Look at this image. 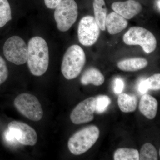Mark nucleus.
Instances as JSON below:
<instances>
[{"mask_svg": "<svg viewBox=\"0 0 160 160\" xmlns=\"http://www.w3.org/2000/svg\"><path fill=\"white\" fill-rule=\"evenodd\" d=\"M27 64L32 74L41 76L47 71L49 64V51L45 39L34 37L28 43Z\"/></svg>", "mask_w": 160, "mask_h": 160, "instance_id": "f257e3e1", "label": "nucleus"}, {"mask_svg": "<svg viewBox=\"0 0 160 160\" xmlns=\"http://www.w3.org/2000/svg\"><path fill=\"white\" fill-rule=\"evenodd\" d=\"M86 62V54L79 46H70L64 54L61 66V71L64 77L68 80L78 77Z\"/></svg>", "mask_w": 160, "mask_h": 160, "instance_id": "f03ea898", "label": "nucleus"}, {"mask_svg": "<svg viewBox=\"0 0 160 160\" xmlns=\"http://www.w3.org/2000/svg\"><path fill=\"white\" fill-rule=\"evenodd\" d=\"M99 129L92 125L83 128L69 138L68 147L69 151L75 155L85 153L94 145L99 137Z\"/></svg>", "mask_w": 160, "mask_h": 160, "instance_id": "7ed1b4c3", "label": "nucleus"}, {"mask_svg": "<svg viewBox=\"0 0 160 160\" xmlns=\"http://www.w3.org/2000/svg\"><path fill=\"white\" fill-rule=\"evenodd\" d=\"M123 42L127 45H139L146 53L153 52L156 49L157 42L153 34L143 27H131L124 34Z\"/></svg>", "mask_w": 160, "mask_h": 160, "instance_id": "20e7f679", "label": "nucleus"}, {"mask_svg": "<svg viewBox=\"0 0 160 160\" xmlns=\"http://www.w3.org/2000/svg\"><path fill=\"white\" fill-rule=\"evenodd\" d=\"M78 16V5L74 0H62L55 8V20L58 29L61 32L70 29L76 21Z\"/></svg>", "mask_w": 160, "mask_h": 160, "instance_id": "39448f33", "label": "nucleus"}, {"mask_svg": "<svg viewBox=\"0 0 160 160\" xmlns=\"http://www.w3.org/2000/svg\"><path fill=\"white\" fill-rule=\"evenodd\" d=\"M14 104L20 113L31 121L38 122L43 117L42 108L33 95L28 93L18 95L15 99Z\"/></svg>", "mask_w": 160, "mask_h": 160, "instance_id": "423d86ee", "label": "nucleus"}, {"mask_svg": "<svg viewBox=\"0 0 160 160\" xmlns=\"http://www.w3.org/2000/svg\"><path fill=\"white\" fill-rule=\"evenodd\" d=\"M3 52L9 62L17 65H22L27 62L28 47L22 38L14 36L6 40Z\"/></svg>", "mask_w": 160, "mask_h": 160, "instance_id": "0eeeda50", "label": "nucleus"}, {"mask_svg": "<svg viewBox=\"0 0 160 160\" xmlns=\"http://www.w3.org/2000/svg\"><path fill=\"white\" fill-rule=\"evenodd\" d=\"M100 30L93 17L87 16L83 18L78 27V37L80 42L86 46L94 45L99 37Z\"/></svg>", "mask_w": 160, "mask_h": 160, "instance_id": "6e6552de", "label": "nucleus"}, {"mask_svg": "<svg viewBox=\"0 0 160 160\" xmlns=\"http://www.w3.org/2000/svg\"><path fill=\"white\" fill-rule=\"evenodd\" d=\"M8 129L13 133L20 144L33 146L37 142L36 132L31 126L19 121H12L8 124Z\"/></svg>", "mask_w": 160, "mask_h": 160, "instance_id": "1a4fd4ad", "label": "nucleus"}, {"mask_svg": "<svg viewBox=\"0 0 160 160\" xmlns=\"http://www.w3.org/2000/svg\"><path fill=\"white\" fill-rule=\"evenodd\" d=\"M95 112V98H89L76 106L70 114V119L76 125L89 122L94 118Z\"/></svg>", "mask_w": 160, "mask_h": 160, "instance_id": "9d476101", "label": "nucleus"}, {"mask_svg": "<svg viewBox=\"0 0 160 160\" xmlns=\"http://www.w3.org/2000/svg\"><path fill=\"white\" fill-rule=\"evenodd\" d=\"M111 7L115 12L126 19H131L138 14L142 9L141 4L135 0L115 2Z\"/></svg>", "mask_w": 160, "mask_h": 160, "instance_id": "9b49d317", "label": "nucleus"}, {"mask_svg": "<svg viewBox=\"0 0 160 160\" xmlns=\"http://www.w3.org/2000/svg\"><path fill=\"white\" fill-rule=\"evenodd\" d=\"M127 26V20L115 12L107 15L106 20V27L109 34H118L126 29Z\"/></svg>", "mask_w": 160, "mask_h": 160, "instance_id": "f8f14e48", "label": "nucleus"}, {"mask_svg": "<svg viewBox=\"0 0 160 160\" xmlns=\"http://www.w3.org/2000/svg\"><path fill=\"white\" fill-rule=\"evenodd\" d=\"M158 108L157 100L149 94H144L140 100L139 109L141 113L149 119L156 116Z\"/></svg>", "mask_w": 160, "mask_h": 160, "instance_id": "ddd939ff", "label": "nucleus"}, {"mask_svg": "<svg viewBox=\"0 0 160 160\" xmlns=\"http://www.w3.org/2000/svg\"><path fill=\"white\" fill-rule=\"evenodd\" d=\"M148 62L144 58H136L122 60L118 63L119 69L126 72L136 71L148 66Z\"/></svg>", "mask_w": 160, "mask_h": 160, "instance_id": "4468645a", "label": "nucleus"}, {"mask_svg": "<svg viewBox=\"0 0 160 160\" xmlns=\"http://www.w3.org/2000/svg\"><path fill=\"white\" fill-rule=\"evenodd\" d=\"M105 82V78L102 73L95 68H90L85 71L81 79V83L83 85L92 84L95 86L102 85Z\"/></svg>", "mask_w": 160, "mask_h": 160, "instance_id": "2eb2a0df", "label": "nucleus"}, {"mask_svg": "<svg viewBox=\"0 0 160 160\" xmlns=\"http://www.w3.org/2000/svg\"><path fill=\"white\" fill-rule=\"evenodd\" d=\"M94 19L100 29L106 30V20L107 16V9L104 0H93Z\"/></svg>", "mask_w": 160, "mask_h": 160, "instance_id": "dca6fc26", "label": "nucleus"}, {"mask_svg": "<svg viewBox=\"0 0 160 160\" xmlns=\"http://www.w3.org/2000/svg\"><path fill=\"white\" fill-rule=\"evenodd\" d=\"M118 103L120 109L123 112H132L137 107V98L135 95L121 93L118 98Z\"/></svg>", "mask_w": 160, "mask_h": 160, "instance_id": "f3484780", "label": "nucleus"}, {"mask_svg": "<svg viewBox=\"0 0 160 160\" xmlns=\"http://www.w3.org/2000/svg\"><path fill=\"white\" fill-rule=\"evenodd\" d=\"M140 92L144 94L149 89L159 90L160 89V74L156 73L143 80L140 83L138 88Z\"/></svg>", "mask_w": 160, "mask_h": 160, "instance_id": "a211bd4d", "label": "nucleus"}, {"mask_svg": "<svg viewBox=\"0 0 160 160\" xmlns=\"http://www.w3.org/2000/svg\"><path fill=\"white\" fill-rule=\"evenodd\" d=\"M139 152L131 148H119L116 150L113 156L115 160H138Z\"/></svg>", "mask_w": 160, "mask_h": 160, "instance_id": "6ab92c4d", "label": "nucleus"}, {"mask_svg": "<svg viewBox=\"0 0 160 160\" xmlns=\"http://www.w3.org/2000/svg\"><path fill=\"white\" fill-rule=\"evenodd\" d=\"M139 160H158V151L155 147L150 143L144 144L140 150Z\"/></svg>", "mask_w": 160, "mask_h": 160, "instance_id": "aec40b11", "label": "nucleus"}, {"mask_svg": "<svg viewBox=\"0 0 160 160\" xmlns=\"http://www.w3.org/2000/svg\"><path fill=\"white\" fill-rule=\"evenodd\" d=\"M11 19V8L8 0H0V28Z\"/></svg>", "mask_w": 160, "mask_h": 160, "instance_id": "412c9836", "label": "nucleus"}, {"mask_svg": "<svg viewBox=\"0 0 160 160\" xmlns=\"http://www.w3.org/2000/svg\"><path fill=\"white\" fill-rule=\"evenodd\" d=\"M111 103V100L108 96H98L95 98V112L98 113H103L106 111Z\"/></svg>", "mask_w": 160, "mask_h": 160, "instance_id": "4be33fe9", "label": "nucleus"}, {"mask_svg": "<svg viewBox=\"0 0 160 160\" xmlns=\"http://www.w3.org/2000/svg\"><path fill=\"white\" fill-rule=\"evenodd\" d=\"M9 72L5 60L0 56V85L8 78Z\"/></svg>", "mask_w": 160, "mask_h": 160, "instance_id": "5701e85b", "label": "nucleus"}, {"mask_svg": "<svg viewBox=\"0 0 160 160\" xmlns=\"http://www.w3.org/2000/svg\"><path fill=\"white\" fill-rule=\"evenodd\" d=\"M124 83L123 80L120 78L115 80L114 90L116 94H121L124 89Z\"/></svg>", "mask_w": 160, "mask_h": 160, "instance_id": "b1692460", "label": "nucleus"}, {"mask_svg": "<svg viewBox=\"0 0 160 160\" xmlns=\"http://www.w3.org/2000/svg\"><path fill=\"white\" fill-rule=\"evenodd\" d=\"M62 0H44L45 5L47 8L50 9H55Z\"/></svg>", "mask_w": 160, "mask_h": 160, "instance_id": "393cba45", "label": "nucleus"}, {"mask_svg": "<svg viewBox=\"0 0 160 160\" xmlns=\"http://www.w3.org/2000/svg\"><path fill=\"white\" fill-rule=\"evenodd\" d=\"M5 137L6 140L9 142H13L16 140L13 133L9 129L5 132Z\"/></svg>", "mask_w": 160, "mask_h": 160, "instance_id": "a878e982", "label": "nucleus"}, {"mask_svg": "<svg viewBox=\"0 0 160 160\" xmlns=\"http://www.w3.org/2000/svg\"><path fill=\"white\" fill-rule=\"evenodd\" d=\"M160 0H158V2H157V6H158V9L159 11H160Z\"/></svg>", "mask_w": 160, "mask_h": 160, "instance_id": "bb28decb", "label": "nucleus"}]
</instances>
